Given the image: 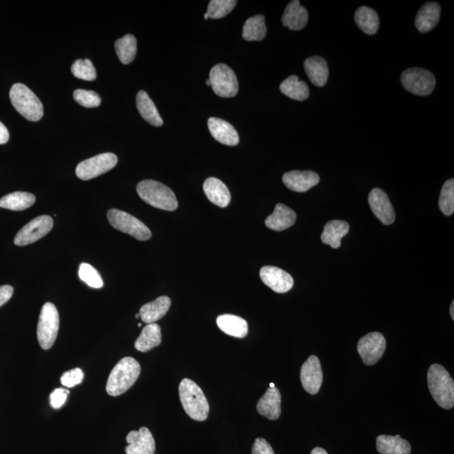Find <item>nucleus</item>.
I'll list each match as a JSON object with an SVG mask.
<instances>
[{
  "label": "nucleus",
  "mask_w": 454,
  "mask_h": 454,
  "mask_svg": "<svg viewBox=\"0 0 454 454\" xmlns=\"http://www.w3.org/2000/svg\"><path fill=\"white\" fill-rule=\"evenodd\" d=\"M14 293V289L10 286H0V307L10 300Z\"/></svg>",
  "instance_id": "nucleus-44"
},
{
  "label": "nucleus",
  "mask_w": 454,
  "mask_h": 454,
  "mask_svg": "<svg viewBox=\"0 0 454 454\" xmlns=\"http://www.w3.org/2000/svg\"><path fill=\"white\" fill-rule=\"evenodd\" d=\"M306 75L314 86L323 87L326 86L329 69L328 64L323 58L318 56L306 59L304 64Z\"/></svg>",
  "instance_id": "nucleus-25"
},
{
  "label": "nucleus",
  "mask_w": 454,
  "mask_h": 454,
  "mask_svg": "<svg viewBox=\"0 0 454 454\" xmlns=\"http://www.w3.org/2000/svg\"><path fill=\"white\" fill-rule=\"evenodd\" d=\"M309 14L307 10L301 6L298 0L291 1L283 14L282 22L284 27L292 31H301L307 25Z\"/></svg>",
  "instance_id": "nucleus-20"
},
{
  "label": "nucleus",
  "mask_w": 454,
  "mask_h": 454,
  "mask_svg": "<svg viewBox=\"0 0 454 454\" xmlns=\"http://www.w3.org/2000/svg\"><path fill=\"white\" fill-rule=\"evenodd\" d=\"M53 220L49 216L35 218L22 227L14 238V244L24 247L38 242L53 229Z\"/></svg>",
  "instance_id": "nucleus-11"
},
{
  "label": "nucleus",
  "mask_w": 454,
  "mask_h": 454,
  "mask_svg": "<svg viewBox=\"0 0 454 454\" xmlns=\"http://www.w3.org/2000/svg\"><path fill=\"white\" fill-rule=\"evenodd\" d=\"M311 454H328L326 450L322 448H316L312 450Z\"/></svg>",
  "instance_id": "nucleus-46"
},
{
  "label": "nucleus",
  "mask_w": 454,
  "mask_h": 454,
  "mask_svg": "<svg viewBox=\"0 0 454 454\" xmlns=\"http://www.w3.org/2000/svg\"><path fill=\"white\" fill-rule=\"evenodd\" d=\"M257 412L269 420H277L281 415V394L278 388H269L258 401Z\"/></svg>",
  "instance_id": "nucleus-19"
},
{
  "label": "nucleus",
  "mask_w": 454,
  "mask_h": 454,
  "mask_svg": "<svg viewBox=\"0 0 454 454\" xmlns=\"http://www.w3.org/2000/svg\"><path fill=\"white\" fill-rule=\"evenodd\" d=\"M260 278L266 286L279 294L286 293L294 286L292 276L274 266H264L262 268Z\"/></svg>",
  "instance_id": "nucleus-14"
},
{
  "label": "nucleus",
  "mask_w": 454,
  "mask_h": 454,
  "mask_svg": "<svg viewBox=\"0 0 454 454\" xmlns=\"http://www.w3.org/2000/svg\"><path fill=\"white\" fill-rule=\"evenodd\" d=\"M35 202L34 194L27 192H14L0 199V207L20 212L31 207Z\"/></svg>",
  "instance_id": "nucleus-32"
},
{
  "label": "nucleus",
  "mask_w": 454,
  "mask_h": 454,
  "mask_svg": "<svg viewBox=\"0 0 454 454\" xmlns=\"http://www.w3.org/2000/svg\"><path fill=\"white\" fill-rule=\"evenodd\" d=\"M269 387H270V388H275V383H271L270 385H269Z\"/></svg>",
  "instance_id": "nucleus-48"
},
{
  "label": "nucleus",
  "mask_w": 454,
  "mask_h": 454,
  "mask_svg": "<svg viewBox=\"0 0 454 454\" xmlns=\"http://www.w3.org/2000/svg\"><path fill=\"white\" fill-rule=\"evenodd\" d=\"M440 14L441 7L438 3H425L416 14V27L422 33L431 31L438 25Z\"/></svg>",
  "instance_id": "nucleus-22"
},
{
  "label": "nucleus",
  "mask_w": 454,
  "mask_h": 454,
  "mask_svg": "<svg viewBox=\"0 0 454 454\" xmlns=\"http://www.w3.org/2000/svg\"><path fill=\"white\" fill-rule=\"evenodd\" d=\"M439 208L445 216H451L454 212V179L446 181L442 186L440 197H439Z\"/></svg>",
  "instance_id": "nucleus-36"
},
{
  "label": "nucleus",
  "mask_w": 454,
  "mask_h": 454,
  "mask_svg": "<svg viewBox=\"0 0 454 454\" xmlns=\"http://www.w3.org/2000/svg\"><path fill=\"white\" fill-rule=\"evenodd\" d=\"M138 194L147 204L155 208L173 212L179 203L173 191L164 184L155 180H143L136 187Z\"/></svg>",
  "instance_id": "nucleus-4"
},
{
  "label": "nucleus",
  "mask_w": 454,
  "mask_h": 454,
  "mask_svg": "<svg viewBox=\"0 0 454 454\" xmlns=\"http://www.w3.org/2000/svg\"><path fill=\"white\" fill-rule=\"evenodd\" d=\"M368 203L372 212L383 224L389 226L396 220V213L388 195L382 190H372L368 195Z\"/></svg>",
  "instance_id": "nucleus-15"
},
{
  "label": "nucleus",
  "mask_w": 454,
  "mask_h": 454,
  "mask_svg": "<svg viewBox=\"0 0 454 454\" xmlns=\"http://www.w3.org/2000/svg\"><path fill=\"white\" fill-rule=\"evenodd\" d=\"M10 139V133L8 129L2 123H0V145L8 142Z\"/></svg>",
  "instance_id": "nucleus-45"
},
{
  "label": "nucleus",
  "mask_w": 454,
  "mask_h": 454,
  "mask_svg": "<svg viewBox=\"0 0 454 454\" xmlns=\"http://www.w3.org/2000/svg\"><path fill=\"white\" fill-rule=\"evenodd\" d=\"M73 98L77 104L86 108H95L101 104V98L94 91L77 90L73 93Z\"/></svg>",
  "instance_id": "nucleus-40"
},
{
  "label": "nucleus",
  "mask_w": 454,
  "mask_h": 454,
  "mask_svg": "<svg viewBox=\"0 0 454 454\" xmlns=\"http://www.w3.org/2000/svg\"><path fill=\"white\" fill-rule=\"evenodd\" d=\"M355 21L365 34L375 35L378 31L379 20L377 12L368 8L367 6H362L355 12Z\"/></svg>",
  "instance_id": "nucleus-33"
},
{
  "label": "nucleus",
  "mask_w": 454,
  "mask_h": 454,
  "mask_svg": "<svg viewBox=\"0 0 454 454\" xmlns=\"http://www.w3.org/2000/svg\"><path fill=\"white\" fill-rule=\"evenodd\" d=\"M401 79L405 90L416 95H429L436 87L433 73L423 68L407 69L402 73Z\"/></svg>",
  "instance_id": "nucleus-9"
},
{
  "label": "nucleus",
  "mask_w": 454,
  "mask_h": 454,
  "mask_svg": "<svg viewBox=\"0 0 454 454\" xmlns=\"http://www.w3.org/2000/svg\"><path fill=\"white\" fill-rule=\"evenodd\" d=\"M349 224L344 220H334L327 223L322 234V242L332 249L341 247L342 239L349 231Z\"/></svg>",
  "instance_id": "nucleus-28"
},
{
  "label": "nucleus",
  "mask_w": 454,
  "mask_h": 454,
  "mask_svg": "<svg viewBox=\"0 0 454 454\" xmlns=\"http://www.w3.org/2000/svg\"><path fill=\"white\" fill-rule=\"evenodd\" d=\"M118 157L116 154L107 153L97 155L81 162L76 168L77 178L90 180L112 171L117 164Z\"/></svg>",
  "instance_id": "nucleus-10"
},
{
  "label": "nucleus",
  "mask_w": 454,
  "mask_h": 454,
  "mask_svg": "<svg viewBox=\"0 0 454 454\" xmlns=\"http://www.w3.org/2000/svg\"><path fill=\"white\" fill-rule=\"evenodd\" d=\"M279 88L282 94L294 101H305L310 96L307 84L304 81L299 79V77L295 75L288 77L280 84Z\"/></svg>",
  "instance_id": "nucleus-31"
},
{
  "label": "nucleus",
  "mask_w": 454,
  "mask_h": 454,
  "mask_svg": "<svg viewBox=\"0 0 454 454\" xmlns=\"http://www.w3.org/2000/svg\"><path fill=\"white\" fill-rule=\"evenodd\" d=\"M297 218V213L293 210L283 204H278L274 212L265 220V225L271 230L281 231L292 227Z\"/></svg>",
  "instance_id": "nucleus-21"
},
{
  "label": "nucleus",
  "mask_w": 454,
  "mask_h": 454,
  "mask_svg": "<svg viewBox=\"0 0 454 454\" xmlns=\"http://www.w3.org/2000/svg\"><path fill=\"white\" fill-rule=\"evenodd\" d=\"M139 317H140V314H136V318H139Z\"/></svg>",
  "instance_id": "nucleus-51"
},
{
  "label": "nucleus",
  "mask_w": 454,
  "mask_h": 454,
  "mask_svg": "<svg viewBox=\"0 0 454 454\" xmlns=\"http://www.w3.org/2000/svg\"><path fill=\"white\" fill-rule=\"evenodd\" d=\"M427 383L430 393L439 407L449 409L454 405V383L449 373L440 364L428 369Z\"/></svg>",
  "instance_id": "nucleus-3"
},
{
  "label": "nucleus",
  "mask_w": 454,
  "mask_h": 454,
  "mask_svg": "<svg viewBox=\"0 0 454 454\" xmlns=\"http://www.w3.org/2000/svg\"><path fill=\"white\" fill-rule=\"evenodd\" d=\"M267 36L265 17L260 14L249 18L242 28V38L247 42H260Z\"/></svg>",
  "instance_id": "nucleus-34"
},
{
  "label": "nucleus",
  "mask_w": 454,
  "mask_h": 454,
  "mask_svg": "<svg viewBox=\"0 0 454 454\" xmlns=\"http://www.w3.org/2000/svg\"><path fill=\"white\" fill-rule=\"evenodd\" d=\"M84 377L82 369L77 368L68 372H65L61 378L62 385L66 388H72L82 383Z\"/></svg>",
  "instance_id": "nucleus-41"
},
{
  "label": "nucleus",
  "mask_w": 454,
  "mask_h": 454,
  "mask_svg": "<svg viewBox=\"0 0 454 454\" xmlns=\"http://www.w3.org/2000/svg\"><path fill=\"white\" fill-rule=\"evenodd\" d=\"M10 98L14 109L29 121H38L44 114L42 103L38 96L23 84H14Z\"/></svg>",
  "instance_id": "nucleus-5"
},
{
  "label": "nucleus",
  "mask_w": 454,
  "mask_h": 454,
  "mask_svg": "<svg viewBox=\"0 0 454 454\" xmlns=\"http://www.w3.org/2000/svg\"><path fill=\"white\" fill-rule=\"evenodd\" d=\"M59 330V314L53 303L42 306L38 325V339L42 349L48 350L56 341Z\"/></svg>",
  "instance_id": "nucleus-6"
},
{
  "label": "nucleus",
  "mask_w": 454,
  "mask_h": 454,
  "mask_svg": "<svg viewBox=\"0 0 454 454\" xmlns=\"http://www.w3.org/2000/svg\"><path fill=\"white\" fill-rule=\"evenodd\" d=\"M171 306V298L160 297L140 309V317L146 324L155 323L164 317Z\"/></svg>",
  "instance_id": "nucleus-24"
},
{
  "label": "nucleus",
  "mask_w": 454,
  "mask_h": 454,
  "mask_svg": "<svg viewBox=\"0 0 454 454\" xmlns=\"http://www.w3.org/2000/svg\"><path fill=\"white\" fill-rule=\"evenodd\" d=\"M376 448L382 454H411V444L400 435H380L376 439Z\"/></svg>",
  "instance_id": "nucleus-27"
},
{
  "label": "nucleus",
  "mask_w": 454,
  "mask_h": 454,
  "mask_svg": "<svg viewBox=\"0 0 454 454\" xmlns=\"http://www.w3.org/2000/svg\"><path fill=\"white\" fill-rule=\"evenodd\" d=\"M179 398L184 412L191 419L204 422L207 419L210 407L207 399L197 383L184 379L179 383Z\"/></svg>",
  "instance_id": "nucleus-1"
},
{
  "label": "nucleus",
  "mask_w": 454,
  "mask_h": 454,
  "mask_svg": "<svg viewBox=\"0 0 454 454\" xmlns=\"http://www.w3.org/2000/svg\"><path fill=\"white\" fill-rule=\"evenodd\" d=\"M141 374V366L131 357L118 362L107 381L106 391L112 396H119L134 385Z\"/></svg>",
  "instance_id": "nucleus-2"
},
{
  "label": "nucleus",
  "mask_w": 454,
  "mask_h": 454,
  "mask_svg": "<svg viewBox=\"0 0 454 454\" xmlns=\"http://www.w3.org/2000/svg\"><path fill=\"white\" fill-rule=\"evenodd\" d=\"M114 48L120 61L127 65L134 61L138 51V42L134 36L125 35L123 38L116 40Z\"/></svg>",
  "instance_id": "nucleus-35"
},
{
  "label": "nucleus",
  "mask_w": 454,
  "mask_h": 454,
  "mask_svg": "<svg viewBox=\"0 0 454 454\" xmlns=\"http://www.w3.org/2000/svg\"><path fill=\"white\" fill-rule=\"evenodd\" d=\"M210 134L217 142L227 146H237L239 135L232 125L220 118L212 117L208 121Z\"/></svg>",
  "instance_id": "nucleus-18"
},
{
  "label": "nucleus",
  "mask_w": 454,
  "mask_h": 454,
  "mask_svg": "<svg viewBox=\"0 0 454 454\" xmlns=\"http://www.w3.org/2000/svg\"><path fill=\"white\" fill-rule=\"evenodd\" d=\"M216 324L221 331L231 337L243 338L249 333V325L242 317L225 314L217 317Z\"/></svg>",
  "instance_id": "nucleus-26"
},
{
  "label": "nucleus",
  "mask_w": 454,
  "mask_h": 454,
  "mask_svg": "<svg viewBox=\"0 0 454 454\" xmlns=\"http://www.w3.org/2000/svg\"><path fill=\"white\" fill-rule=\"evenodd\" d=\"M109 223L116 230L131 235L139 241H147L151 238L150 229L136 217L120 210L112 209L107 213Z\"/></svg>",
  "instance_id": "nucleus-7"
},
{
  "label": "nucleus",
  "mask_w": 454,
  "mask_h": 454,
  "mask_svg": "<svg viewBox=\"0 0 454 454\" xmlns=\"http://www.w3.org/2000/svg\"><path fill=\"white\" fill-rule=\"evenodd\" d=\"M282 180L288 189L305 193L319 184L320 177L313 171H294L284 173Z\"/></svg>",
  "instance_id": "nucleus-17"
},
{
  "label": "nucleus",
  "mask_w": 454,
  "mask_h": 454,
  "mask_svg": "<svg viewBox=\"0 0 454 454\" xmlns=\"http://www.w3.org/2000/svg\"><path fill=\"white\" fill-rule=\"evenodd\" d=\"M79 276L82 281L86 283L88 286L94 288V289H101L104 286L101 275L90 264H80Z\"/></svg>",
  "instance_id": "nucleus-39"
},
{
  "label": "nucleus",
  "mask_w": 454,
  "mask_h": 454,
  "mask_svg": "<svg viewBox=\"0 0 454 454\" xmlns=\"http://www.w3.org/2000/svg\"><path fill=\"white\" fill-rule=\"evenodd\" d=\"M450 315H451L452 319L454 320V301L452 302L451 306H450Z\"/></svg>",
  "instance_id": "nucleus-47"
},
{
  "label": "nucleus",
  "mask_w": 454,
  "mask_h": 454,
  "mask_svg": "<svg viewBox=\"0 0 454 454\" xmlns=\"http://www.w3.org/2000/svg\"><path fill=\"white\" fill-rule=\"evenodd\" d=\"M69 390L65 389H56L51 394L50 402L51 407L54 409H59L65 404L66 399H68Z\"/></svg>",
  "instance_id": "nucleus-42"
},
{
  "label": "nucleus",
  "mask_w": 454,
  "mask_h": 454,
  "mask_svg": "<svg viewBox=\"0 0 454 454\" xmlns=\"http://www.w3.org/2000/svg\"><path fill=\"white\" fill-rule=\"evenodd\" d=\"M301 380L306 392L316 394L322 387L323 374L320 362L315 355L310 356L301 369Z\"/></svg>",
  "instance_id": "nucleus-13"
},
{
  "label": "nucleus",
  "mask_w": 454,
  "mask_h": 454,
  "mask_svg": "<svg viewBox=\"0 0 454 454\" xmlns=\"http://www.w3.org/2000/svg\"><path fill=\"white\" fill-rule=\"evenodd\" d=\"M206 86H210V82L209 79L206 81Z\"/></svg>",
  "instance_id": "nucleus-50"
},
{
  "label": "nucleus",
  "mask_w": 454,
  "mask_h": 454,
  "mask_svg": "<svg viewBox=\"0 0 454 454\" xmlns=\"http://www.w3.org/2000/svg\"><path fill=\"white\" fill-rule=\"evenodd\" d=\"M252 453L253 454H275L271 445L262 438H257L254 442Z\"/></svg>",
  "instance_id": "nucleus-43"
},
{
  "label": "nucleus",
  "mask_w": 454,
  "mask_h": 454,
  "mask_svg": "<svg viewBox=\"0 0 454 454\" xmlns=\"http://www.w3.org/2000/svg\"><path fill=\"white\" fill-rule=\"evenodd\" d=\"M136 107L143 119L151 125L162 127L164 124L156 105L146 91H140L136 95Z\"/></svg>",
  "instance_id": "nucleus-29"
},
{
  "label": "nucleus",
  "mask_w": 454,
  "mask_h": 454,
  "mask_svg": "<svg viewBox=\"0 0 454 454\" xmlns=\"http://www.w3.org/2000/svg\"><path fill=\"white\" fill-rule=\"evenodd\" d=\"M127 454H155L156 444L149 428L142 427L139 431H131L127 435Z\"/></svg>",
  "instance_id": "nucleus-16"
},
{
  "label": "nucleus",
  "mask_w": 454,
  "mask_h": 454,
  "mask_svg": "<svg viewBox=\"0 0 454 454\" xmlns=\"http://www.w3.org/2000/svg\"><path fill=\"white\" fill-rule=\"evenodd\" d=\"M162 342L161 328L156 323L147 324L143 328L135 342L136 350L142 353L149 352L151 349L160 346Z\"/></svg>",
  "instance_id": "nucleus-30"
},
{
  "label": "nucleus",
  "mask_w": 454,
  "mask_h": 454,
  "mask_svg": "<svg viewBox=\"0 0 454 454\" xmlns=\"http://www.w3.org/2000/svg\"><path fill=\"white\" fill-rule=\"evenodd\" d=\"M203 190L209 201L219 207L225 208L230 204L231 193L223 181L216 178H209L205 181Z\"/></svg>",
  "instance_id": "nucleus-23"
},
{
  "label": "nucleus",
  "mask_w": 454,
  "mask_h": 454,
  "mask_svg": "<svg viewBox=\"0 0 454 454\" xmlns=\"http://www.w3.org/2000/svg\"><path fill=\"white\" fill-rule=\"evenodd\" d=\"M138 327H142V323H139V324H138Z\"/></svg>",
  "instance_id": "nucleus-52"
},
{
  "label": "nucleus",
  "mask_w": 454,
  "mask_h": 454,
  "mask_svg": "<svg viewBox=\"0 0 454 454\" xmlns=\"http://www.w3.org/2000/svg\"><path fill=\"white\" fill-rule=\"evenodd\" d=\"M71 71L77 79L86 81H94L97 77L96 69L90 59H79L73 62Z\"/></svg>",
  "instance_id": "nucleus-38"
},
{
  "label": "nucleus",
  "mask_w": 454,
  "mask_h": 454,
  "mask_svg": "<svg viewBox=\"0 0 454 454\" xmlns=\"http://www.w3.org/2000/svg\"><path fill=\"white\" fill-rule=\"evenodd\" d=\"M208 19H209L208 14L205 13V20H208Z\"/></svg>",
  "instance_id": "nucleus-49"
},
{
  "label": "nucleus",
  "mask_w": 454,
  "mask_h": 454,
  "mask_svg": "<svg viewBox=\"0 0 454 454\" xmlns=\"http://www.w3.org/2000/svg\"><path fill=\"white\" fill-rule=\"evenodd\" d=\"M210 86L215 93L223 98H231L238 93L237 76L234 70L226 64L214 66L210 73Z\"/></svg>",
  "instance_id": "nucleus-8"
},
{
  "label": "nucleus",
  "mask_w": 454,
  "mask_h": 454,
  "mask_svg": "<svg viewBox=\"0 0 454 454\" xmlns=\"http://www.w3.org/2000/svg\"><path fill=\"white\" fill-rule=\"evenodd\" d=\"M386 349V338L379 332H370L364 336L357 343V352L364 363L369 366L378 363Z\"/></svg>",
  "instance_id": "nucleus-12"
},
{
  "label": "nucleus",
  "mask_w": 454,
  "mask_h": 454,
  "mask_svg": "<svg viewBox=\"0 0 454 454\" xmlns=\"http://www.w3.org/2000/svg\"><path fill=\"white\" fill-rule=\"evenodd\" d=\"M234 0H212L210 2L207 13L210 19H221L230 14L237 5Z\"/></svg>",
  "instance_id": "nucleus-37"
}]
</instances>
